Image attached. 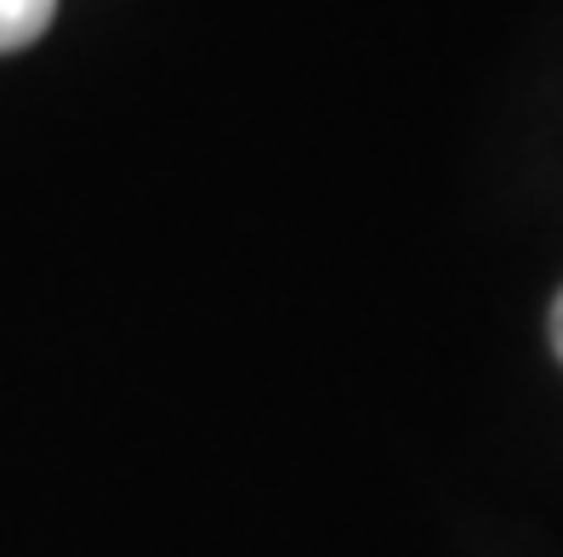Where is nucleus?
Instances as JSON below:
<instances>
[{
    "mask_svg": "<svg viewBox=\"0 0 563 557\" xmlns=\"http://www.w3.org/2000/svg\"><path fill=\"white\" fill-rule=\"evenodd\" d=\"M57 0H0V52H18L46 35Z\"/></svg>",
    "mask_w": 563,
    "mask_h": 557,
    "instance_id": "obj_1",
    "label": "nucleus"
},
{
    "mask_svg": "<svg viewBox=\"0 0 563 557\" xmlns=\"http://www.w3.org/2000/svg\"><path fill=\"white\" fill-rule=\"evenodd\" d=\"M552 347L563 358V290H558V302H552Z\"/></svg>",
    "mask_w": 563,
    "mask_h": 557,
    "instance_id": "obj_2",
    "label": "nucleus"
}]
</instances>
